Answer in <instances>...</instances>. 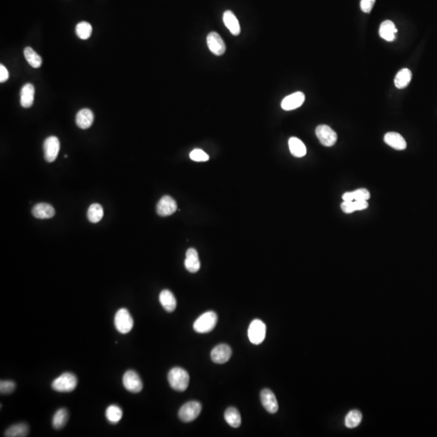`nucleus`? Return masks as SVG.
<instances>
[{
    "instance_id": "nucleus-30",
    "label": "nucleus",
    "mask_w": 437,
    "mask_h": 437,
    "mask_svg": "<svg viewBox=\"0 0 437 437\" xmlns=\"http://www.w3.org/2000/svg\"><path fill=\"white\" fill-rule=\"evenodd\" d=\"M67 420H68V412L67 409H59L55 412L53 417V427L55 429H61L66 425Z\"/></svg>"
},
{
    "instance_id": "nucleus-29",
    "label": "nucleus",
    "mask_w": 437,
    "mask_h": 437,
    "mask_svg": "<svg viewBox=\"0 0 437 437\" xmlns=\"http://www.w3.org/2000/svg\"><path fill=\"white\" fill-rule=\"evenodd\" d=\"M24 55L25 59L31 67L34 68H39L41 67L42 64V58L31 47H26L24 49Z\"/></svg>"
},
{
    "instance_id": "nucleus-23",
    "label": "nucleus",
    "mask_w": 437,
    "mask_h": 437,
    "mask_svg": "<svg viewBox=\"0 0 437 437\" xmlns=\"http://www.w3.org/2000/svg\"><path fill=\"white\" fill-rule=\"evenodd\" d=\"M368 208V203L367 201H343L341 204V209L346 214L356 211V210H365Z\"/></svg>"
},
{
    "instance_id": "nucleus-6",
    "label": "nucleus",
    "mask_w": 437,
    "mask_h": 437,
    "mask_svg": "<svg viewBox=\"0 0 437 437\" xmlns=\"http://www.w3.org/2000/svg\"><path fill=\"white\" fill-rule=\"evenodd\" d=\"M266 332V326L265 323L259 319H255L248 326V340L252 343L258 345L265 340Z\"/></svg>"
},
{
    "instance_id": "nucleus-2",
    "label": "nucleus",
    "mask_w": 437,
    "mask_h": 437,
    "mask_svg": "<svg viewBox=\"0 0 437 437\" xmlns=\"http://www.w3.org/2000/svg\"><path fill=\"white\" fill-rule=\"evenodd\" d=\"M217 322V314L213 311H208L194 322V330L199 334L210 332L215 327Z\"/></svg>"
},
{
    "instance_id": "nucleus-28",
    "label": "nucleus",
    "mask_w": 437,
    "mask_h": 437,
    "mask_svg": "<svg viewBox=\"0 0 437 437\" xmlns=\"http://www.w3.org/2000/svg\"><path fill=\"white\" fill-rule=\"evenodd\" d=\"M370 198V193L367 189L356 190L355 191L346 192L342 195L343 201H367Z\"/></svg>"
},
{
    "instance_id": "nucleus-3",
    "label": "nucleus",
    "mask_w": 437,
    "mask_h": 437,
    "mask_svg": "<svg viewBox=\"0 0 437 437\" xmlns=\"http://www.w3.org/2000/svg\"><path fill=\"white\" fill-rule=\"evenodd\" d=\"M77 382L76 376L73 373H62L53 381L52 388L55 391L67 393L73 391L76 388Z\"/></svg>"
},
{
    "instance_id": "nucleus-25",
    "label": "nucleus",
    "mask_w": 437,
    "mask_h": 437,
    "mask_svg": "<svg viewBox=\"0 0 437 437\" xmlns=\"http://www.w3.org/2000/svg\"><path fill=\"white\" fill-rule=\"evenodd\" d=\"M29 434V426L26 423H19L11 426L5 432L7 437H24Z\"/></svg>"
},
{
    "instance_id": "nucleus-7",
    "label": "nucleus",
    "mask_w": 437,
    "mask_h": 437,
    "mask_svg": "<svg viewBox=\"0 0 437 437\" xmlns=\"http://www.w3.org/2000/svg\"><path fill=\"white\" fill-rule=\"evenodd\" d=\"M316 135L321 144L325 147H332L337 142L336 132L326 125H320L316 128Z\"/></svg>"
},
{
    "instance_id": "nucleus-14",
    "label": "nucleus",
    "mask_w": 437,
    "mask_h": 437,
    "mask_svg": "<svg viewBox=\"0 0 437 437\" xmlns=\"http://www.w3.org/2000/svg\"><path fill=\"white\" fill-rule=\"evenodd\" d=\"M304 100H305L304 94L301 92H296L289 96H286L282 100L281 107L283 110H286V111L296 110L303 105Z\"/></svg>"
},
{
    "instance_id": "nucleus-13",
    "label": "nucleus",
    "mask_w": 437,
    "mask_h": 437,
    "mask_svg": "<svg viewBox=\"0 0 437 437\" xmlns=\"http://www.w3.org/2000/svg\"><path fill=\"white\" fill-rule=\"evenodd\" d=\"M207 41H208V48L210 50V52H212L214 55L220 56V55L225 54V50H226L225 41L217 33L211 32L208 34Z\"/></svg>"
},
{
    "instance_id": "nucleus-16",
    "label": "nucleus",
    "mask_w": 437,
    "mask_h": 437,
    "mask_svg": "<svg viewBox=\"0 0 437 437\" xmlns=\"http://www.w3.org/2000/svg\"><path fill=\"white\" fill-rule=\"evenodd\" d=\"M32 213L37 219H50L55 215V208L48 203H38L34 206Z\"/></svg>"
},
{
    "instance_id": "nucleus-5",
    "label": "nucleus",
    "mask_w": 437,
    "mask_h": 437,
    "mask_svg": "<svg viewBox=\"0 0 437 437\" xmlns=\"http://www.w3.org/2000/svg\"><path fill=\"white\" fill-rule=\"evenodd\" d=\"M202 411V405L199 401H190L184 404L178 412V417L182 422L190 423L198 418Z\"/></svg>"
},
{
    "instance_id": "nucleus-38",
    "label": "nucleus",
    "mask_w": 437,
    "mask_h": 437,
    "mask_svg": "<svg viewBox=\"0 0 437 437\" xmlns=\"http://www.w3.org/2000/svg\"><path fill=\"white\" fill-rule=\"evenodd\" d=\"M9 78V72L3 65H0V82L4 83Z\"/></svg>"
},
{
    "instance_id": "nucleus-32",
    "label": "nucleus",
    "mask_w": 437,
    "mask_h": 437,
    "mask_svg": "<svg viewBox=\"0 0 437 437\" xmlns=\"http://www.w3.org/2000/svg\"><path fill=\"white\" fill-rule=\"evenodd\" d=\"M105 416L110 423H117L122 418V409L116 405H111L106 409Z\"/></svg>"
},
{
    "instance_id": "nucleus-37",
    "label": "nucleus",
    "mask_w": 437,
    "mask_h": 437,
    "mask_svg": "<svg viewBox=\"0 0 437 437\" xmlns=\"http://www.w3.org/2000/svg\"><path fill=\"white\" fill-rule=\"evenodd\" d=\"M376 0H361V10L365 13H369L373 9Z\"/></svg>"
},
{
    "instance_id": "nucleus-34",
    "label": "nucleus",
    "mask_w": 437,
    "mask_h": 437,
    "mask_svg": "<svg viewBox=\"0 0 437 437\" xmlns=\"http://www.w3.org/2000/svg\"><path fill=\"white\" fill-rule=\"evenodd\" d=\"M93 28L91 24L88 22H79L76 27V33L79 38L87 40L91 36Z\"/></svg>"
},
{
    "instance_id": "nucleus-9",
    "label": "nucleus",
    "mask_w": 437,
    "mask_h": 437,
    "mask_svg": "<svg viewBox=\"0 0 437 437\" xmlns=\"http://www.w3.org/2000/svg\"><path fill=\"white\" fill-rule=\"evenodd\" d=\"M43 149L44 155L46 161L49 163L55 161L59 152V140L57 137H49L44 142Z\"/></svg>"
},
{
    "instance_id": "nucleus-33",
    "label": "nucleus",
    "mask_w": 437,
    "mask_h": 437,
    "mask_svg": "<svg viewBox=\"0 0 437 437\" xmlns=\"http://www.w3.org/2000/svg\"><path fill=\"white\" fill-rule=\"evenodd\" d=\"M362 414L361 411L357 410H352L346 415V418H345V424L348 428H356L357 426L360 425V423L362 421Z\"/></svg>"
},
{
    "instance_id": "nucleus-35",
    "label": "nucleus",
    "mask_w": 437,
    "mask_h": 437,
    "mask_svg": "<svg viewBox=\"0 0 437 437\" xmlns=\"http://www.w3.org/2000/svg\"><path fill=\"white\" fill-rule=\"evenodd\" d=\"M190 157L196 162H205L209 160V155L201 149H194L190 153Z\"/></svg>"
},
{
    "instance_id": "nucleus-20",
    "label": "nucleus",
    "mask_w": 437,
    "mask_h": 437,
    "mask_svg": "<svg viewBox=\"0 0 437 437\" xmlns=\"http://www.w3.org/2000/svg\"><path fill=\"white\" fill-rule=\"evenodd\" d=\"M223 20H224L225 26L227 27L228 29L231 32L232 35H234V36L239 35L241 33V27H240L239 21L236 16L233 14V12L231 11H226L223 16Z\"/></svg>"
},
{
    "instance_id": "nucleus-17",
    "label": "nucleus",
    "mask_w": 437,
    "mask_h": 437,
    "mask_svg": "<svg viewBox=\"0 0 437 437\" xmlns=\"http://www.w3.org/2000/svg\"><path fill=\"white\" fill-rule=\"evenodd\" d=\"M384 141L389 147L396 150H404L406 148V142L401 134L396 132H389L385 134Z\"/></svg>"
},
{
    "instance_id": "nucleus-36",
    "label": "nucleus",
    "mask_w": 437,
    "mask_h": 437,
    "mask_svg": "<svg viewBox=\"0 0 437 437\" xmlns=\"http://www.w3.org/2000/svg\"><path fill=\"white\" fill-rule=\"evenodd\" d=\"M16 389V384L12 380H1L0 393L2 394H12Z\"/></svg>"
},
{
    "instance_id": "nucleus-27",
    "label": "nucleus",
    "mask_w": 437,
    "mask_h": 437,
    "mask_svg": "<svg viewBox=\"0 0 437 437\" xmlns=\"http://www.w3.org/2000/svg\"><path fill=\"white\" fill-rule=\"evenodd\" d=\"M411 77H412V73L411 71L408 68H403L397 74L396 77L394 79V84L398 89H405L410 84Z\"/></svg>"
},
{
    "instance_id": "nucleus-11",
    "label": "nucleus",
    "mask_w": 437,
    "mask_h": 437,
    "mask_svg": "<svg viewBox=\"0 0 437 437\" xmlns=\"http://www.w3.org/2000/svg\"><path fill=\"white\" fill-rule=\"evenodd\" d=\"M177 210V203L170 196L165 195L162 197L156 206V212L160 216H169L172 215Z\"/></svg>"
},
{
    "instance_id": "nucleus-22",
    "label": "nucleus",
    "mask_w": 437,
    "mask_h": 437,
    "mask_svg": "<svg viewBox=\"0 0 437 437\" xmlns=\"http://www.w3.org/2000/svg\"><path fill=\"white\" fill-rule=\"evenodd\" d=\"M160 304L165 310L171 313L175 310L177 307V301L174 295L170 290H163L159 296Z\"/></svg>"
},
{
    "instance_id": "nucleus-10",
    "label": "nucleus",
    "mask_w": 437,
    "mask_h": 437,
    "mask_svg": "<svg viewBox=\"0 0 437 437\" xmlns=\"http://www.w3.org/2000/svg\"><path fill=\"white\" fill-rule=\"evenodd\" d=\"M232 356V349L228 344H220L213 348L210 352L211 361L215 363H226Z\"/></svg>"
},
{
    "instance_id": "nucleus-15",
    "label": "nucleus",
    "mask_w": 437,
    "mask_h": 437,
    "mask_svg": "<svg viewBox=\"0 0 437 437\" xmlns=\"http://www.w3.org/2000/svg\"><path fill=\"white\" fill-rule=\"evenodd\" d=\"M185 267L190 273L198 272L200 269V261L195 248H190L187 251Z\"/></svg>"
},
{
    "instance_id": "nucleus-1",
    "label": "nucleus",
    "mask_w": 437,
    "mask_h": 437,
    "mask_svg": "<svg viewBox=\"0 0 437 437\" xmlns=\"http://www.w3.org/2000/svg\"><path fill=\"white\" fill-rule=\"evenodd\" d=\"M168 380L172 389L177 391L183 392L189 385V373L183 368L176 367L170 371L168 374Z\"/></svg>"
},
{
    "instance_id": "nucleus-19",
    "label": "nucleus",
    "mask_w": 437,
    "mask_h": 437,
    "mask_svg": "<svg viewBox=\"0 0 437 437\" xmlns=\"http://www.w3.org/2000/svg\"><path fill=\"white\" fill-rule=\"evenodd\" d=\"M397 32L398 29L394 22H392L391 20H385L382 22L379 29L380 38L387 41H393L395 40Z\"/></svg>"
},
{
    "instance_id": "nucleus-26",
    "label": "nucleus",
    "mask_w": 437,
    "mask_h": 437,
    "mask_svg": "<svg viewBox=\"0 0 437 437\" xmlns=\"http://www.w3.org/2000/svg\"><path fill=\"white\" fill-rule=\"evenodd\" d=\"M225 418L226 422L232 428H239L242 424V416L239 411L235 407H229L226 410Z\"/></svg>"
},
{
    "instance_id": "nucleus-21",
    "label": "nucleus",
    "mask_w": 437,
    "mask_h": 437,
    "mask_svg": "<svg viewBox=\"0 0 437 437\" xmlns=\"http://www.w3.org/2000/svg\"><path fill=\"white\" fill-rule=\"evenodd\" d=\"M35 89L31 84H24L20 91V105L22 107H31L34 101Z\"/></svg>"
},
{
    "instance_id": "nucleus-8",
    "label": "nucleus",
    "mask_w": 437,
    "mask_h": 437,
    "mask_svg": "<svg viewBox=\"0 0 437 437\" xmlns=\"http://www.w3.org/2000/svg\"><path fill=\"white\" fill-rule=\"evenodd\" d=\"M122 383L124 387L128 390V391L137 394L141 392L143 389V382H142L141 378L139 377V374L134 370H128L125 373L123 378H122Z\"/></svg>"
},
{
    "instance_id": "nucleus-31",
    "label": "nucleus",
    "mask_w": 437,
    "mask_h": 437,
    "mask_svg": "<svg viewBox=\"0 0 437 437\" xmlns=\"http://www.w3.org/2000/svg\"><path fill=\"white\" fill-rule=\"evenodd\" d=\"M103 215H104V210H103L102 207L98 203L92 204L89 207L88 212H87V216H88L89 221L94 223V224L100 221L102 219Z\"/></svg>"
},
{
    "instance_id": "nucleus-4",
    "label": "nucleus",
    "mask_w": 437,
    "mask_h": 437,
    "mask_svg": "<svg viewBox=\"0 0 437 437\" xmlns=\"http://www.w3.org/2000/svg\"><path fill=\"white\" fill-rule=\"evenodd\" d=\"M115 327L121 334H127L133 329L134 320L127 308H120L114 318Z\"/></svg>"
},
{
    "instance_id": "nucleus-24",
    "label": "nucleus",
    "mask_w": 437,
    "mask_h": 437,
    "mask_svg": "<svg viewBox=\"0 0 437 437\" xmlns=\"http://www.w3.org/2000/svg\"><path fill=\"white\" fill-rule=\"evenodd\" d=\"M290 152L295 157H303L306 155V147L301 139L296 137H291L288 141Z\"/></svg>"
},
{
    "instance_id": "nucleus-12",
    "label": "nucleus",
    "mask_w": 437,
    "mask_h": 437,
    "mask_svg": "<svg viewBox=\"0 0 437 437\" xmlns=\"http://www.w3.org/2000/svg\"><path fill=\"white\" fill-rule=\"evenodd\" d=\"M261 402L269 413L275 414L279 410V404L275 394L270 389H264L261 392Z\"/></svg>"
},
{
    "instance_id": "nucleus-18",
    "label": "nucleus",
    "mask_w": 437,
    "mask_h": 437,
    "mask_svg": "<svg viewBox=\"0 0 437 437\" xmlns=\"http://www.w3.org/2000/svg\"><path fill=\"white\" fill-rule=\"evenodd\" d=\"M94 121V113L89 109H83L79 110L76 115V122L79 128L81 129H88L91 127Z\"/></svg>"
}]
</instances>
